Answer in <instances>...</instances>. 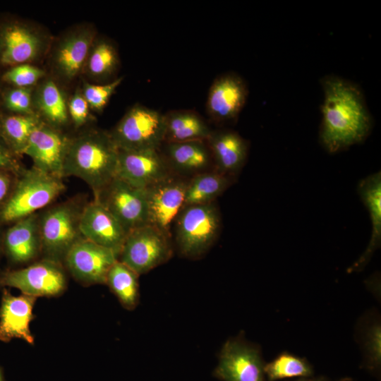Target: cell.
I'll list each match as a JSON object with an SVG mask.
<instances>
[{"label": "cell", "mask_w": 381, "mask_h": 381, "mask_svg": "<svg viewBox=\"0 0 381 381\" xmlns=\"http://www.w3.org/2000/svg\"><path fill=\"white\" fill-rule=\"evenodd\" d=\"M164 116L140 104L130 107L109 131L119 150H159L164 140Z\"/></svg>", "instance_id": "obj_8"}, {"label": "cell", "mask_w": 381, "mask_h": 381, "mask_svg": "<svg viewBox=\"0 0 381 381\" xmlns=\"http://www.w3.org/2000/svg\"><path fill=\"white\" fill-rule=\"evenodd\" d=\"M1 250H2V240L0 238V255H1Z\"/></svg>", "instance_id": "obj_42"}, {"label": "cell", "mask_w": 381, "mask_h": 381, "mask_svg": "<svg viewBox=\"0 0 381 381\" xmlns=\"http://www.w3.org/2000/svg\"><path fill=\"white\" fill-rule=\"evenodd\" d=\"M16 176L0 169V210L8 200L15 184Z\"/></svg>", "instance_id": "obj_37"}, {"label": "cell", "mask_w": 381, "mask_h": 381, "mask_svg": "<svg viewBox=\"0 0 381 381\" xmlns=\"http://www.w3.org/2000/svg\"><path fill=\"white\" fill-rule=\"evenodd\" d=\"M5 85L3 83L1 78V71H0V116L2 114L1 102V94L4 90Z\"/></svg>", "instance_id": "obj_39"}, {"label": "cell", "mask_w": 381, "mask_h": 381, "mask_svg": "<svg viewBox=\"0 0 381 381\" xmlns=\"http://www.w3.org/2000/svg\"><path fill=\"white\" fill-rule=\"evenodd\" d=\"M70 135L44 123L31 133L23 155L29 157L33 167L47 174L62 178L64 158Z\"/></svg>", "instance_id": "obj_14"}, {"label": "cell", "mask_w": 381, "mask_h": 381, "mask_svg": "<svg viewBox=\"0 0 381 381\" xmlns=\"http://www.w3.org/2000/svg\"><path fill=\"white\" fill-rule=\"evenodd\" d=\"M172 254L170 236L148 224L127 234L118 260L140 276L167 262Z\"/></svg>", "instance_id": "obj_9"}, {"label": "cell", "mask_w": 381, "mask_h": 381, "mask_svg": "<svg viewBox=\"0 0 381 381\" xmlns=\"http://www.w3.org/2000/svg\"><path fill=\"white\" fill-rule=\"evenodd\" d=\"M47 75L43 66L30 64L16 65L1 72L5 85L23 88L34 87Z\"/></svg>", "instance_id": "obj_31"}, {"label": "cell", "mask_w": 381, "mask_h": 381, "mask_svg": "<svg viewBox=\"0 0 381 381\" xmlns=\"http://www.w3.org/2000/svg\"><path fill=\"white\" fill-rule=\"evenodd\" d=\"M120 57L116 44L99 33L87 54L81 80L93 84H105L116 79Z\"/></svg>", "instance_id": "obj_24"}, {"label": "cell", "mask_w": 381, "mask_h": 381, "mask_svg": "<svg viewBox=\"0 0 381 381\" xmlns=\"http://www.w3.org/2000/svg\"><path fill=\"white\" fill-rule=\"evenodd\" d=\"M37 298L21 294L13 295L8 288H2L0 303V341L9 342L22 339L34 344L35 338L30 329L34 319L32 313Z\"/></svg>", "instance_id": "obj_18"}, {"label": "cell", "mask_w": 381, "mask_h": 381, "mask_svg": "<svg viewBox=\"0 0 381 381\" xmlns=\"http://www.w3.org/2000/svg\"><path fill=\"white\" fill-rule=\"evenodd\" d=\"M206 141L215 170L231 177L236 176L248 156L247 141L238 133L230 130L212 131Z\"/></svg>", "instance_id": "obj_22"}, {"label": "cell", "mask_w": 381, "mask_h": 381, "mask_svg": "<svg viewBox=\"0 0 381 381\" xmlns=\"http://www.w3.org/2000/svg\"><path fill=\"white\" fill-rule=\"evenodd\" d=\"M358 193L365 205L372 224L371 238L366 250L348 269V272L361 270L371 259L381 243V174L377 172L361 181Z\"/></svg>", "instance_id": "obj_25"}, {"label": "cell", "mask_w": 381, "mask_h": 381, "mask_svg": "<svg viewBox=\"0 0 381 381\" xmlns=\"http://www.w3.org/2000/svg\"><path fill=\"white\" fill-rule=\"evenodd\" d=\"M83 208L77 201L68 200L49 208L39 217L44 258L62 264L69 250L83 238L79 226Z\"/></svg>", "instance_id": "obj_6"}, {"label": "cell", "mask_w": 381, "mask_h": 381, "mask_svg": "<svg viewBox=\"0 0 381 381\" xmlns=\"http://www.w3.org/2000/svg\"><path fill=\"white\" fill-rule=\"evenodd\" d=\"M221 219L212 203L184 206L176 218V243L179 253L189 259L205 255L215 242Z\"/></svg>", "instance_id": "obj_7"}, {"label": "cell", "mask_w": 381, "mask_h": 381, "mask_svg": "<svg viewBox=\"0 0 381 381\" xmlns=\"http://www.w3.org/2000/svg\"><path fill=\"white\" fill-rule=\"evenodd\" d=\"M65 190L61 178L35 167L16 176L13 190L0 210V224H12L51 204Z\"/></svg>", "instance_id": "obj_5"}, {"label": "cell", "mask_w": 381, "mask_h": 381, "mask_svg": "<svg viewBox=\"0 0 381 381\" xmlns=\"http://www.w3.org/2000/svg\"><path fill=\"white\" fill-rule=\"evenodd\" d=\"M70 92L47 75L33 87L35 114L43 123L65 131L71 126L68 112Z\"/></svg>", "instance_id": "obj_20"}, {"label": "cell", "mask_w": 381, "mask_h": 381, "mask_svg": "<svg viewBox=\"0 0 381 381\" xmlns=\"http://www.w3.org/2000/svg\"><path fill=\"white\" fill-rule=\"evenodd\" d=\"M233 178L216 170L193 176L187 183L184 206L213 202L231 184Z\"/></svg>", "instance_id": "obj_27"}, {"label": "cell", "mask_w": 381, "mask_h": 381, "mask_svg": "<svg viewBox=\"0 0 381 381\" xmlns=\"http://www.w3.org/2000/svg\"><path fill=\"white\" fill-rule=\"evenodd\" d=\"M2 249L13 265H23L41 253L39 216L35 213L12 224L2 239Z\"/></svg>", "instance_id": "obj_21"}, {"label": "cell", "mask_w": 381, "mask_h": 381, "mask_svg": "<svg viewBox=\"0 0 381 381\" xmlns=\"http://www.w3.org/2000/svg\"><path fill=\"white\" fill-rule=\"evenodd\" d=\"M164 116V143L207 140L212 130L196 113L174 111Z\"/></svg>", "instance_id": "obj_26"}, {"label": "cell", "mask_w": 381, "mask_h": 381, "mask_svg": "<svg viewBox=\"0 0 381 381\" xmlns=\"http://www.w3.org/2000/svg\"><path fill=\"white\" fill-rule=\"evenodd\" d=\"M187 181L171 174L145 188L148 224L170 236V227L184 206Z\"/></svg>", "instance_id": "obj_15"}, {"label": "cell", "mask_w": 381, "mask_h": 381, "mask_svg": "<svg viewBox=\"0 0 381 381\" xmlns=\"http://www.w3.org/2000/svg\"><path fill=\"white\" fill-rule=\"evenodd\" d=\"M32 88L5 85L1 94L2 114H35L33 107Z\"/></svg>", "instance_id": "obj_33"}, {"label": "cell", "mask_w": 381, "mask_h": 381, "mask_svg": "<svg viewBox=\"0 0 381 381\" xmlns=\"http://www.w3.org/2000/svg\"><path fill=\"white\" fill-rule=\"evenodd\" d=\"M248 90L243 79L228 73L215 79L209 90L207 111L217 122L235 120L244 107Z\"/></svg>", "instance_id": "obj_19"}, {"label": "cell", "mask_w": 381, "mask_h": 381, "mask_svg": "<svg viewBox=\"0 0 381 381\" xmlns=\"http://www.w3.org/2000/svg\"><path fill=\"white\" fill-rule=\"evenodd\" d=\"M94 199L114 216L127 233L148 224L145 189L116 176Z\"/></svg>", "instance_id": "obj_12"}, {"label": "cell", "mask_w": 381, "mask_h": 381, "mask_svg": "<svg viewBox=\"0 0 381 381\" xmlns=\"http://www.w3.org/2000/svg\"><path fill=\"white\" fill-rule=\"evenodd\" d=\"M123 78V76L118 77L114 80L105 84H93L83 80H80L81 92L92 113L100 114L103 111L116 90L122 83Z\"/></svg>", "instance_id": "obj_32"}, {"label": "cell", "mask_w": 381, "mask_h": 381, "mask_svg": "<svg viewBox=\"0 0 381 381\" xmlns=\"http://www.w3.org/2000/svg\"><path fill=\"white\" fill-rule=\"evenodd\" d=\"M339 381H353V380L350 377H344L341 379Z\"/></svg>", "instance_id": "obj_41"}, {"label": "cell", "mask_w": 381, "mask_h": 381, "mask_svg": "<svg viewBox=\"0 0 381 381\" xmlns=\"http://www.w3.org/2000/svg\"><path fill=\"white\" fill-rule=\"evenodd\" d=\"M119 149L109 131L87 126L70 135L62 178L84 181L96 197L116 176Z\"/></svg>", "instance_id": "obj_2"}, {"label": "cell", "mask_w": 381, "mask_h": 381, "mask_svg": "<svg viewBox=\"0 0 381 381\" xmlns=\"http://www.w3.org/2000/svg\"><path fill=\"white\" fill-rule=\"evenodd\" d=\"M295 381H328V378L327 377L320 375L317 377L312 376L308 377H300Z\"/></svg>", "instance_id": "obj_38"}, {"label": "cell", "mask_w": 381, "mask_h": 381, "mask_svg": "<svg viewBox=\"0 0 381 381\" xmlns=\"http://www.w3.org/2000/svg\"><path fill=\"white\" fill-rule=\"evenodd\" d=\"M265 364L258 346L241 337L230 338L221 349L212 375L222 381H265Z\"/></svg>", "instance_id": "obj_11"}, {"label": "cell", "mask_w": 381, "mask_h": 381, "mask_svg": "<svg viewBox=\"0 0 381 381\" xmlns=\"http://www.w3.org/2000/svg\"><path fill=\"white\" fill-rule=\"evenodd\" d=\"M324 93L320 140L331 153L363 142L372 126L363 95L355 83L334 75L321 80Z\"/></svg>", "instance_id": "obj_1"}, {"label": "cell", "mask_w": 381, "mask_h": 381, "mask_svg": "<svg viewBox=\"0 0 381 381\" xmlns=\"http://www.w3.org/2000/svg\"><path fill=\"white\" fill-rule=\"evenodd\" d=\"M138 277L136 272L119 260L107 274L105 284L126 310H134L138 305Z\"/></svg>", "instance_id": "obj_29"}, {"label": "cell", "mask_w": 381, "mask_h": 381, "mask_svg": "<svg viewBox=\"0 0 381 381\" xmlns=\"http://www.w3.org/2000/svg\"><path fill=\"white\" fill-rule=\"evenodd\" d=\"M264 372L268 381L308 377L314 375L313 367L306 358L289 352H283L270 363L265 364Z\"/></svg>", "instance_id": "obj_30"}, {"label": "cell", "mask_w": 381, "mask_h": 381, "mask_svg": "<svg viewBox=\"0 0 381 381\" xmlns=\"http://www.w3.org/2000/svg\"><path fill=\"white\" fill-rule=\"evenodd\" d=\"M117 260L113 250L82 238L69 250L63 263L77 282L90 286L105 284Z\"/></svg>", "instance_id": "obj_13"}, {"label": "cell", "mask_w": 381, "mask_h": 381, "mask_svg": "<svg viewBox=\"0 0 381 381\" xmlns=\"http://www.w3.org/2000/svg\"><path fill=\"white\" fill-rule=\"evenodd\" d=\"M15 288L36 298L58 296L67 287L62 264L43 258L23 268L0 272V288Z\"/></svg>", "instance_id": "obj_10"}, {"label": "cell", "mask_w": 381, "mask_h": 381, "mask_svg": "<svg viewBox=\"0 0 381 381\" xmlns=\"http://www.w3.org/2000/svg\"><path fill=\"white\" fill-rule=\"evenodd\" d=\"M42 123L36 114H2L0 116V137L20 157L32 132Z\"/></svg>", "instance_id": "obj_28"}, {"label": "cell", "mask_w": 381, "mask_h": 381, "mask_svg": "<svg viewBox=\"0 0 381 381\" xmlns=\"http://www.w3.org/2000/svg\"><path fill=\"white\" fill-rule=\"evenodd\" d=\"M68 112L71 126L76 131L93 123L95 121L89 105L81 92L80 83L69 94Z\"/></svg>", "instance_id": "obj_35"}, {"label": "cell", "mask_w": 381, "mask_h": 381, "mask_svg": "<svg viewBox=\"0 0 381 381\" xmlns=\"http://www.w3.org/2000/svg\"><path fill=\"white\" fill-rule=\"evenodd\" d=\"M0 169L18 176L24 169L18 157L0 137Z\"/></svg>", "instance_id": "obj_36"}, {"label": "cell", "mask_w": 381, "mask_h": 381, "mask_svg": "<svg viewBox=\"0 0 381 381\" xmlns=\"http://www.w3.org/2000/svg\"><path fill=\"white\" fill-rule=\"evenodd\" d=\"M162 153L171 171L179 174L197 175L207 171L214 164L206 140L163 143Z\"/></svg>", "instance_id": "obj_23"}, {"label": "cell", "mask_w": 381, "mask_h": 381, "mask_svg": "<svg viewBox=\"0 0 381 381\" xmlns=\"http://www.w3.org/2000/svg\"><path fill=\"white\" fill-rule=\"evenodd\" d=\"M79 226L84 238L113 250L119 257L128 233L100 202L94 199L83 207Z\"/></svg>", "instance_id": "obj_17"}, {"label": "cell", "mask_w": 381, "mask_h": 381, "mask_svg": "<svg viewBox=\"0 0 381 381\" xmlns=\"http://www.w3.org/2000/svg\"><path fill=\"white\" fill-rule=\"evenodd\" d=\"M53 37L49 29L36 20L0 13V71L23 64L42 66Z\"/></svg>", "instance_id": "obj_4"}, {"label": "cell", "mask_w": 381, "mask_h": 381, "mask_svg": "<svg viewBox=\"0 0 381 381\" xmlns=\"http://www.w3.org/2000/svg\"><path fill=\"white\" fill-rule=\"evenodd\" d=\"M98 33L93 23L81 21L54 35L42 66L47 75L71 92L81 80L90 48Z\"/></svg>", "instance_id": "obj_3"}, {"label": "cell", "mask_w": 381, "mask_h": 381, "mask_svg": "<svg viewBox=\"0 0 381 381\" xmlns=\"http://www.w3.org/2000/svg\"><path fill=\"white\" fill-rule=\"evenodd\" d=\"M171 171L159 150H119L116 176L131 186L145 189Z\"/></svg>", "instance_id": "obj_16"}, {"label": "cell", "mask_w": 381, "mask_h": 381, "mask_svg": "<svg viewBox=\"0 0 381 381\" xmlns=\"http://www.w3.org/2000/svg\"><path fill=\"white\" fill-rule=\"evenodd\" d=\"M0 381H4L3 373L1 368H0Z\"/></svg>", "instance_id": "obj_40"}, {"label": "cell", "mask_w": 381, "mask_h": 381, "mask_svg": "<svg viewBox=\"0 0 381 381\" xmlns=\"http://www.w3.org/2000/svg\"><path fill=\"white\" fill-rule=\"evenodd\" d=\"M366 327L363 334L365 366L370 371L378 373L381 364L380 323L374 321Z\"/></svg>", "instance_id": "obj_34"}]
</instances>
